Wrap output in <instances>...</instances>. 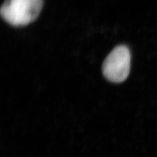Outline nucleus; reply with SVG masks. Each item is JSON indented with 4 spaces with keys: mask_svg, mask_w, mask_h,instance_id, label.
I'll use <instances>...</instances> for the list:
<instances>
[{
    "mask_svg": "<svg viewBox=\"0 0 157 157\" xmlns=\"http://www.w3.org/2000/svg\"><path fill=\"white\" fill-rule=\"evenodd\" d=\"M131 54L126 45L116 47L108 56L102 65L104 76L113 83H122L129 76Z\"/></svg>",
    "mask_w": 157,
    "mask_h": 157,
    "instance_id": "obj_2",
    "label": "nucleus"
},
{
    "mask_svg": "<svg viewBox=\"0 0 157 157\" xmlns=\"http://www.w3.org/2000/svg\"><path fill=\"white\" fill-rule=\"evenodd\" d=\"M43 0H6L1 15L12 26L27 25L34 21L42 9Z\"/></svg>",
    "mask_w": 157,
    "mask_h": 157,
    "instance_id": "obj_1",
    "label": "nucleus"
}]
</instances>
